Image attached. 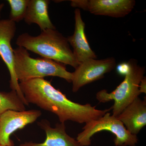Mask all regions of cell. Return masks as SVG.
<instances>
[{"instance_id": "obj_6", "label": "cell", "mask_w": 146, "mask_h": 146, "mask_svg": "<svg viewBox=\"0 0 146 146\" xmlns=\"http://www.w3.org/2000/svg\"><path fill=\"white\" fill-rule=\"evenodd\" d=\"M116 65V60L112 57L101 60L90 58L80 63L72 73L73 92L76 93L85 85L102 78Z\"/></svg>"}, {"instance_id": "obj_19", "label": "cell", "mask_w": 146, "mask_h": 146, "mask_svg": "<svg viewBox=\"0 0 146 146\" xmlns=\"http://www.w3.org/2000/svg\"><path fill=\"white\" fill-rule=\"evenodd\" d=\"M0 146H4L1 145H0Z\"/></svg>"}, {"instance_id": "obj_8", "label": "cell", "mask_w": 146, "mask_h": 146, "mask_svg": "<svg viewBox=\"0 0 146 146\" xmlns=\"http://www.w3.org/2000/svg\"><path fill=\"white\" fill-rule=\"evenodd\" d=\"M41 115V111L36 110L21 111L9 110L3 112L0 115V145L14 146L11 135L35 122Z\"/></svg>"}, {"instance_id": "obj_4", "label": "cell", "mask_w": 146, "mask_h": 146, "mask_svg": "<svg viewBox=\"0 0 146 146\" xmlns=\"http://www.w3.org/2000/svg\"><path fill=\"white\" fill-rule=\"evenodd\" d=\"M128 63L129 70L125 76L122 82L115 90L109 93L104 89L96 94V99L100 102L114 101V104L111 107L112 115L115 117H117L141 94L139 87L141 81L145 77V67L140 66L135 59H130Z\"/></svg>"}, {"instance_id": "obj_18", "label": "cell", "mask_w": 146, "mask_h": 146, "mask_svg": "<svg viewBox=\"0 0 146 146\" xmlns=\"http://www.w3.org/2000/svg\"><path fill=\"white\" fill-rule=\"evenodd\" d=\"M4 4H0V17H1V12L2 10L3 9V8L4 7Z\"/></svg>"}, {"instance_id": "obj_14", "label": "cell", "mask_w": 146, "mask_h": 146, "mask_svg": "<svg viewBox=\"0 0 146 146\" xmlns=\"http://www.w3.org/2000/svg\"><path fill=\"white\" fill-rule=\"evenodd\" d=\"M25 106L16 91H0V115L9 110L24 111L26 110Z\"/></svg>"}, {"instance_id": "obj_2", "label": "cell", "mask_w": 146, "mask_h": 146, "mask_svg": "<svg viewBox=\"0 0 146 146\" xmlns=\"http://www.w3.org/2000/svg\"><path fill=\"white\" fill-rule=\"evenodd\" d=\"M16 44L18 46L23 47L42 58L70 65L75 69L80 64L71 50L67 37L56 29L45 30L36 36L23 33L18 36Z\"/></svg>"}, {"instance_id": "obj_17", "label": "cell", "mask_w": 146, "mask_h": 146, "mask_svg": "<svg viewBox=\"0 0 146 146\" xmlns=\"http://www.w3.org/2000/svg\"><path fill=\"white\" fill-rule=\"evenodd\" d=\"M146 78L144 77L140 83L139 89H140V92L141 94L142 93L146 94Z\"/></svg>"}, {"instance_id": "obj_7", "label": "cell", "mask_w": 146, "mask_h": 146, "mask_svg": "<svg viewBox=\"0 0 146 146\" xmlns=\"http://www.w3.org/2000/svg\"><path fill=\"white\" fill-rule=\"evenodd\" d=\"M16 29L15 22L9 19L0 21V56L9 71L11 89L16 91L25 105L29 106L20 89L14 68V53L11 42L15 36Z\"/></svg>"}, {"instance_id": "obj_15", "label": "cell", "mask_w": 146, "mask_h": 146, "mask_svg": "<svg viewBox=\"0 0 146 146\" xmlns=\"http://www.w3.org/2000/svg\"><path fill=\"white\" fill-rule=\"evenodd\" d=\"M11 10L9 20L19 22L25 18L28 5L29 0H8Z\"/></svg>"}, {"instance_id": "obj_1", "label": "cell", "mask_w": 146, "mask_h": 146, "mask_svg": "<svg viewBox=\"0 0 146 146\" xmlns=\"http://www.w3.org/2000/svg\"><path fill=\"white\" fill-rule=\"evenodd\" d=\"M27 102L55 114L60 123L71 121L79 123L97 120L112 110H98L89 104L82 105L68 99L44 78L33 79L19 83Z\"/></svg>"}, {"instance_id": "obj_13", "label": "cell", "mask_w": 146, "mask_h": 146, "mask_svg": "<svg viewBox=\"0 0 146 146\" xmlns=\"http://www.w3.org/2000/svg\"><path fill=\"white\" fill-rule=\"evenodd\" d=\"M50 3L48 0H29L24 18L26 23L29 25L36 24L42 31L48 29H56L48 13Z\"/></svg>"}, {"instance_id": "obj_3", "label": "cell", "mask_w": 146, "mask_h": 146, "mask_svg": "<svg viewBox=\"0 0 146 146\" xmlns=\"http://www.w3.org/2000/svg\"><path fill=\"white\" fill-rule=\"evenodd\" d=\"M14 68L18 81L23 82L45 77H58L71 83L72 74L67 71L65 65L42 58H33L27 50L18 46L13 49Z\"/></svg>"}, {"instance_id": "obj_5", "label": "cell", "mask_w": 146, "mask_h": 146, "mask_svg": "<svg viewBox=\"0 0 146 146\" xmlns=\"http://www.w3.org/2000/svg\"><path fill=\"white\" fill-rule=\"evenodd\" d=\"M82 129L76 139L82 146L90 145L91 137L103 131H108L115 135V146H136L138 142L137 135L130 133L123 123L109 112L98 119L86 123Z\"/></svg>"}, {"instance_id": "obj_11", "label": "cell", "mask_w": 146, "mask_h": 146, "mask_svg": "<svg viewBox=\"0 0 146 146\" xmlns=\"http://www.w3.org/2000/svg\"><path fill=\"white\" fill-rule=\"evenodd\" d=\"M38 124L46 133L45 141L41 143L25 142L19 146H82L67 133L65 123H58L55 127H52L48 120L43 119Z\"/></svg>"}, {"instance_id": "obj_12", "label": "cell", "mask_w": 146, "mask_h": 146, "mask_svg": "<svg viewBox=\"0 0 146 146\" xmlns=\"http://www.w3.org/2000/svg\"><path fill=\"white\" fill-rule=\"evenodd\" d=\"M117 117L130 133L137 135L146 125L145 99L136 98Z\"/></svg>"}, {"instance_id": "obj_9", "label": "cell", "mask_w": 146, "mask_h": 146, "mask_svg": "<svg viewBox=\"0 0 146 146\" xmlns=\"http://www.w3.org/2000/svg\"><path fill=\"white\" fill-rule=\"evenodd\" d=\"M134 0H72L71 5L88 11L96 15L122 18L132 11Z\"/></svg>"}, {"instance_id": "obj_16", "label": "cell", "mask_w": 146, "mask_h": 146, "mask_svg": "<svg viewBox=\"0 0 146 146\" xmlns=\"http://www.w3.org/2000/svg\"><path fill=\"white\" fill-rule=\"evenodd\" d=\"M117 70L119 74L125 76L129 70V64L128 62L120 63L117 66Z\"/></svg>"}, {"instance_id": "obj_10", "label": "cell", "mask_w": 146, "mask_h": 146, "mask_svg": "<svg viewBox=\"0 0 146 146\" xmlns=\"http://www.w3.org/2000/svg\"><path fill=\"white\" fill-rule=\"evenodd\" d=\"M75 30L74 34L67 37L68 42L73 48V52L80 64L90 58L96 59V53L91 49L84 31L85 24L82 18L79 9L74 11Z\"/></svg>"}]
</instances>
